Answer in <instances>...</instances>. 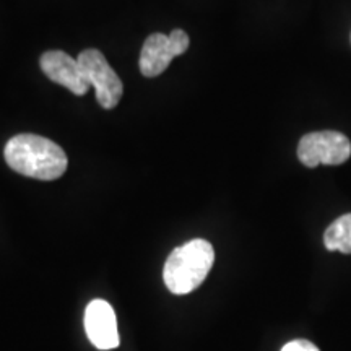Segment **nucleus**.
Returning a JSON list of instances; mask_svg holds the SVG:
<instances>
[{
	"label": "nucleus",
	"mask_w": 351,
	"mask_h": 351,
	"mask_svg": "<svg viewBox=\"0 0 351 351\" xmlns=\"http://www.w3.org/2000/svg\"><path fill=\"white\" fill-rule=\"evenodd\" d=\"M3 156L13 171L39 181L60 178L69 165L67 155L59 145L34 134L12 137L5 145Z\"/></svg>",
	"instance_id": "nucleus-1"
},
{
	"label": "nucleus",
	"mask_w": 351,
	"mask_h": 351,
	"mask_svg": "<svg viewBox=\"0 0 351 351\" xmlns=\"http://www.w3.org/2000/svg\"><path fill=\"white\" fill-rule=\"evenodd\" d=\"M85 330L88 339L98 350H114L119 346V332L112 306L108 301L95 300L85 311Z\"/></svg>",
	"instance_id": "nucleus-6"
},
{
	"label": "nucleus",
	"mask_w": 351,
	"mask_h": 351,
	"mask_svg": "<svg viewBox=\"0 0 351 351\" xmlns=\"http://www.w3.org/2000/svg\"><path fill=\"white\" fill-rule=\"evenodd\" d=\"M41 70L49 80L65 86L77 96H83L91 86L82 72L78 60L64 51L44 52L41 56Z\"/></svg>",
	"instance_id": "nucleus-7"
},
{
	"label": "nucleus",
	"mask_w": 351,
	"mask_h": 351,
	"mask_svg": "<svg viewBox=\"0 0 351 351\" xmlns=\"http://www.w3.org/2000/svg\"><path fill=\"white\" fill-rule=\"evenodd\" d=\"M189 36L182 29H174L173 33L150 34L145 41L140 54V72L145 77L153 78L163 73L176 56H181L189 47Z\"/></svg>",
	"instance_id": "nucleus-5"
},
{
	"label": "nucleus",
	"mask_w": 351,
	"mask_h": 351,
	"mask_svg": "<svg viewBox=\"0 0 351 351\" xmlns=\"http://www.w3.org/2000/svg\"><path fill=\"white\" fill-rule=\"evenodd\" d=\"M77 60L88 83L95 88L96 101L99 103V106L104 109L116 108L124 93V85L111 65L108 64L103 52L98 49L82 51Z\"/></svg>",
	"instance_id": "nucleus-4"
},
{
	"label": "nucleus",
	"mask_w": 351,
	"mask_h": 351,
	"mask_svg": "<svg viewBox=\"0 0 351 351\" xmlns=\"http://www.w3.org/2000/svg\"><path fill=\"white\" fill-rule=\"evenodd\" d=\"M215 262L212 244L205 239H192L176 247L163 269L165 285L173 295H189L204 283Z\"/></svg>",
	"instance_id": "nucleus-2"
},
{
	"label": "nucleus",
	"mask_w": 351,
	"mask_h": 351,
	"mask_svg": "<svg viewBox=\"0 0 351 351\" xmlns=\"http://www.w3.org/2000/svg\"><path fill=\"white\" fill-rule=\"evenodd\" d=\"M350 138L335 130L307 134L298 145V158L306 168H315L319 165L339 166L350 160Z\"/></svg>",
	"instance_id": "nucleus-3"
},
{
	"label": "nucleus",
	"mask_w": 351,
	"mask_h": 351,
	"mask_svg": "<svg viewBox=\"0 0 351 351\" xmlns=\"http://www.w3.org/2000/svg\"><path fill=\"white\" fill-rule=\"evenodd\" d=\"M282 351H320L317 346L307 340H293L282 348Z\"/></svg>",
	"instance_id": "nucleus-9"
},
{
	"label": "nucleus",
	"mask_w": 351,
	"mask_h": 351,
	"mask_svg": "<svg viewBox=\"0 0 351 351\" xmlns=\"http://www.w3.org/2000/svg\"><path fill=\"white\" fill-rule=\"evenodd\" d=\"M324 244L328 251L351 254V213L337 218L324 234Z\"/></svg>",
	"instance_id": "nucleus-8"
}]
</instances>
